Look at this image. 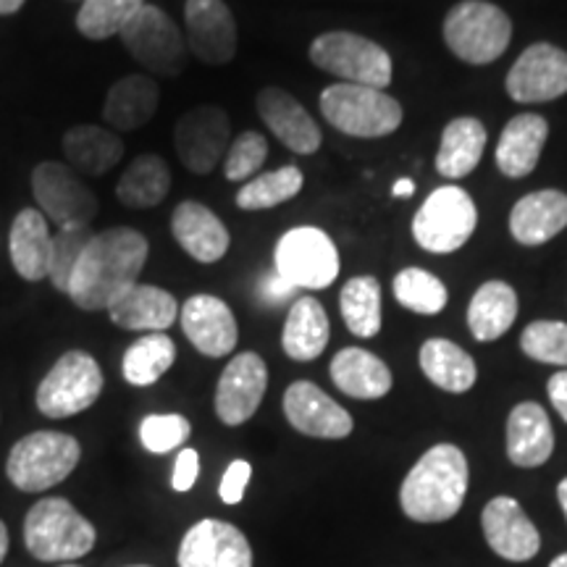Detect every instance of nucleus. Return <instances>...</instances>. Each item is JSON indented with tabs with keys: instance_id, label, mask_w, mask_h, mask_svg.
I'll list each match as a JSON object with an SVG mask.
<instances>
[{
	"instance_id": "obj_1",
	"label": "nucleus",
	"mask_w": 567,
	"mask_h": 567,
	"mask_svg": "<svg viewBox=\"0 0 567 567\" xmlns=\"http://www.w3.org/2000/svg\"><path fill=\"white\" fill-rule=\"evenodd\" d=\"M147 252H151L147 239L130 226L97 231L84 247L80 264L69 279L66 295L71 302L87 313L109 310L113 300L137 284Z\"/></svg>"
},
{
	"instance_id": "obj_2",
	"label": "nucleus",
	"mask_w": 567,
	"mask_h": 567,
	"mask_svg": "<svg viewBox=\"0 0 567 567\" xmlns=\"http://www.w3.org/2000/svg\"><path fill=\"white\" fill-rule=\"evenodd\" d=\"M467 494V457L455 444H436L413 465L400 486V507L415 523L455 517Z\"/></svg>"
},
{
	"instance_id": "obj_3",
	"label": "nucleus",
	"mask_w": 567,
	"mask_h": 567,
	"mask_svg": "<svg viewBox=\"0 0 567 567\" xmlns=\"http://www.w3.org/2000/svg\"><path fill=\"white\" fill-rule=\"evenodd\" d=\"M321 113L337 132L358 140H379L396 132L405 111L386 90L337 82L321 92Z\"/></svg>"
},
{
	"instance_id": "obj_4",
	"label": "nucleus",
	"mask_w": 567,
	"mask_h": 567,
	"mask_svg": "<svg viewBox=\"0 0 567 567\" xmlns=\"http://www.w3.org/2000/svg\"><path fill=\"white\" fill-rule=\"evenodd\" d=\"M97 534L63 496L40 499L24 517V544L42 563H74L90 555Z\"/></svg>"
},
{
	"instance_id": "obj_5",
	"label": "nucleus",
	"mask_w": 567,
	"mask_h": 567,
	"mask_svg": "<svg viewBox=\"0 0 567 567\" xmlns=\"http://www.w3.org/2000/svg\"><path fill=\"white\" fill-rule=\"evenodd\" d=\"M444 42L460 61L486 66L505 55L513 40V21L488 0H463L452 6L442 27Z\"/></svg>"
},
{
	"instance_id": "obj_6",
	"label": "nucleus",
	"mask_w": 567,
	"mask_h": 567,
	"mask_svg": "<svg viewBox=\"0 0 567 567\" xmlns=\"http://www.w3.org/2000/svg\"><path fill=\"white\" fill-rule=\"evenodd\" d=\"M82 446L61 431H34L11 446L6 476L19 492L40 494L66 481L80 465Z\"/></svg>"
},
{
	"instance_id": "obj_7",
	"label": "nucleus",
	"mask_w": 567,
	"mask_h": 567,
	"mask_svg": "<svg viewBox=\"0 0 567 567\" xmlns=\"http://www.w3.org/2000/svg\"><path fill=\"white\" fill-rule=\"evenodd\" d=\"M310 61L326 74L347 84L386 90L392 84L394 63L379 42L354 32H323L310 42Z\"/></svg>"
},
{
	"instance_id": "obj_8",
	"label": "nucleus",
	"mask_w": 567,
	"mask_h": 567,
	"mask_svg": "<svg viewBox=\"0 0 567 567\" xmlns=\"http://www.w3.org/2000/svg\"><path fill=\"white\" fill-rule=\"evenodd\" d=\"M478 226V208L463 187L446 184L425 197L413 218V237L425 252L450 255L467 245Z\"/></svg>"
},
{
	"instance_id": "obj_9",
	"label": "nucleus",
	"mask_w": 567,
	"mask_h": 567,
	"mask_svg": "<svg viewBox=\"0 0 567 567\" xmlns=\"http://www.w3.org/2000/svg\"><path fill=\"white\" fill-rule=\"evenodd\" d=\"M103 371L92 354L71 350L55 360L38 386V410L48 417H71L92 408L103 394Z\"/></svg>"
},
{
	"instance_id": "obj_10",
	"label": "nucleus",
	"mask_w": 567,
	"mask_h": 567,
	"mask_svg": "<svg viewBox=\"0 0 567 567\" xmlns=\"http://www.w3.org/2000/svg\"><path fill=\"white\" fill-rule=\"evenodd\" d=\"M276 274L297 289H329L339 276V250L334 239L318 226H297L276 243Z\"/></svg>"
},
{
	"instance_id": "obj_11",
	"label": "nucleus",
	"mask_w": 567,
	"mask_h": 567,
	"mask_svg": "<svg viewBox=\"0 0 567 567\" xmlns=\"http://www.w3.org/2000/svg\"><path fill=\"white\" fill-rule=\"evenodd\" d=\"M122 40L132 59L155 76L174 80L187 69V40L158 6H142L122 30Z\"/></svg>"
},
{
	"instance_id": "obj_12",
	"label": "nucleus",
	"mask_w": 567,
	"mask_h": 567,
	"mask_svg": "<svg viewBox=\"0 0 567 567\" xmlns=\"http://www.w3.org/2000/svg\"><path fill=\"white\" fill-rule=\"evenodd\" d=\"M32 195L40 203L42 216L59 224V229L69 226H90L101 210V200L92 193L82 176L61 161H42L32 172Z\"/></svg>"
},
{
	"instance_id": "obj_13",
	"label": "nucleus",
	"mask_w": 567,
	"mask_h": 567,
	"mask_svg": "<svg viewBox=\"0 0 567 567\" xmlns=\"http://www.w3.org/2000/svg\"><path fill=\"white\" fill-rule=\"evenodd\" d=\"M231 145V122L218 105H197L176 122L174 147L193 174H210Z\"/></svg>"
},
{
	"instance_id": "obj_14",
	"label": "nucleus",
	"mask_w": 567,
	"mask_h": 567,
	"mask_svg": "<svg viewBox=\"0 0 567 567\" xmlns=\"http://www.w3.org/2000/svg\"><path fill=\"white\" fill-rule=\"evenodd\" d=\"M505 87L515 103H551L567 95V51L534 42L507 71Z\"/></svg>"
},
{
	"instance_id": "obj_15",
	"label": "nucleus",
	"mask_w": 567,
	"mask_h": 567,
	"mask_svg": "<svg viewBox=\"0 0 567 567\" xmlns=\"http://www.w3.org/2000/svg\"><path fill=\"white\" fill-rule=\"evenodd\" d=\"M187 48L205 66H224L237 55V21L224 0H187Z\"/></svg>"
},
{
	"instance_id": "obj_16",
	"label": "nucleus",
	"mask_w": 567,
	"mask_h": 567,
	"mask_svg": "<svg viewBox=\"0 0 567 567\" xmlns=\"http://www.w3.org/2000/svg\"><path fill=\"white\" fill-rule=\"evenodd\" d=\"M268 389L266 360L243 352L229 360L216 386V415L226 425H243L258 413Z\"/></svg>"
},
{
	"instance_id": "obj_17",
	"label": "nucleus",
	"mask_w": 567,
	"mask_h": 567,
	"mask_svg": "<svg viewBox=\"0 0 567 567\" xmlns=\"http://www.w3.org/2000/svg\"><path fill=\"white\" fill-rule=\"evenodd\" d=\"M284 415L295 431L313 439H347L354 429L352 415L313 381H295L284 392Z\"/></svg>"
},
{
	"instance_id": "obj_18",
	"label": "nucleus",
	"mask_w": 567,
	"mask_h": 567,
	"mask_svg": "<svg viewBox=\"0 0 567 567\" xmlns=\"http://www.w3.org/2000/svg\"><path fill=\"white\" fill-rule=\"evenodd\" d=\"M179 567H252V547L237 526L208 517L184 534Z\"/></svg>"
},
{
	"instance_id": "obj_19",
	"label": "nucleus",
	"mask_w": 567,
	"mask_h": 567,
	"mask_svg": "<svg viewBox=\"0 0 567 567\" xmlns=\"http://www.w3.org/2000/svg\"><path fill=\"white\" fill-rule=\"evenodd\" d=\"M255 109H258L264 124L287 151L297 155H313L321 151V126L316 124V118L305 111V105L297 101L292 92L281 87L260 90L258 97H255Z\"/></svg>"
},
{
	"instance_id": "obj_20",
	"label": "nucleus",
	"mask_w": 567,
	"mask_h": 567,
	"mask_svg": "<svg viewBox=\"0 0 567 567\" xmlns=\"http://www.w3.org/2000/svg\"><path fill=\"white\" fill-rule=\"evenodd\" d=\"M481 528L494 555L507 563H528L542 549V536L513 496H494L481 513Z\"/></svg>"
},
{
	"instance_id": "obj_21",
	"label": "nucleus",
	"mask_w": 567,
	"mask_h": 567,
	"mask_svg": "<svg viewBox=\"0 0 567 567\" xmlns=\"http://www.w3.org/2000/svg\"><path fill=\"white\" fill-rule=\"evenodd\" d=\"M184 337L205 358H226L237 347V318L224 300L213 295H195L179 308Z\"/></svg>"
},
{
	"instance_id": "obj_22",
	"label": "nucleus",
	"mask_w": 567,
	"mask_h": 567,
	"mask_svg": "<svg viewBox=\"0 0 567 567\" xmlns=\"http://www.w3.org/2000/svg\"><path fill=\"white\" fill-rule=\"evenodd\" d=\"M172 234L179 247L197 264H216L229 250L231 237L221 218L203 203L184 200L172 216Z\"/></svg>"
},
{
	"instance_id": "obj_23",
	"label": "nucleus",
	"mask_w": 567,
	"mask_h": 567,
	"mask_svg": "<svg viewBox=\"0 0 567 567\" xmlns=\"http://www.w3.org/2000/svg\"><path fill=\"white\" fill-rule=\"evenodd\" d=\"M549 140V122L538 113H517L496 142V168L507 179H526L542 161Z\"/></svg>"
},
{
	"instance_id": "obj_24",
	"label": "nucleus",
	"mask_w": 567,
	"mask_h": 567,
	"mask_svg": "<svg viewBox=\"0 0 567 567\" xmlns=\"http://www.w3.org/2000/svg\"><path fill=\"white\" fill-rule=\"evenodd\" d=\"M567 226V195L559 189H536L523 195L509 210V234L517 245L538 247Z\"/></svg>"
},
{
	"instance_id": "obj_25",
	"label": "nucleus",
	"mask_w": 567,
	"mask_h": 567,
	"mask_svg": "<svg viewBox=\"0 0 567 567\" xmlns=\"http://www.w3.org/2000/svg\"><path fill=\"white\" fill-rule=\"evenodd\" d=\"M111 321L126 331H147V334H163L172 329L179 318V302L172 292L155 287V284H134L126 292L113 300L109 308Z\"/></svg>"
},
{
	"instance_id": "obj_26",
	"label": "nucleus",
	"mask_w": 567,
	"mask_h": 567,
	"mask_svg": "<svg viewBox=\"0 0 567 567\" xmlns=\"http://www.w3.org/2000/svg\"><path fill=\"white\" fill-rule=\"evenodd\" d=\"M11 264L21 279L42 281L51 279L53 234L48 218L40 210L24 208L13 218L9 237Z\"/></svg>"
},
{
	"instance_id": "obj_27",
	"label": "nucleus",
	"mask_w": 567,
	"mask_h": 567,
	"mask_svg": "<svg viewBox=\"0 0 567 567\" xmlns=\"http://www.w3.org/2000/svg\"><path fill=\"white\" fill-rule=\"evenodd\" d=\"M555 452L551 421L538 402H520L507 417V457L517 467L544 465Z\"/></svg>"
},
{
	"instance_id": "obj_28",
	"label": "nucleus",
	"mask_w": 567,
	"mask_h": 567,
	"mask_svg": "<svg viewBox=\"0 0 567 567\" xmlns=\"http://www.w3.org/2000/svg\"><path fill=\"white\" fill-rule=\"evenodd\" d=\"M331 381L339 392L352 400H381L392 392V371L379 354L360 350V347H344L331 360Z\"/></svg>"
},
{
	"instance_id": "obj_29",
	"label": "nucleus",
	"mask_w": 567,
	"mask_h": 567,
	"mask_svg": "<svg viewBox=\"0 0 567 567\" xmlns=\"http://www.w3.org/2000/svg\"><path fill=\"white\" fill-rule=\"evenodd\" d=\"M161 103V87L147 74H126L105 95L103 118L116 132H134L151 124Z\"/></svg>"
},
{
	"instance_id": "obj_30",
	"label": "nucleus",
	"mask_w": 567,
	"mask_h": 567,
	"mask_svg": "<svg viewBox=\"0 0 567 567\" xmlns=\"http://www.w3.org/2000/svg\"><path fill=\"white\" fill-rule=\"evenodd\" d=\"M124 140L116 132L95 124L71 126L63 134V153L69 166L80 176H103L124 158Z\"/></svg>"
},
{
	"instance_id": "obj_31",
	"label": "nucleus",
	"mask_w": 567,
	"mask_h": 567,
	"mask_svg": "<svg viewBox=\"0 0 567 567\" xmlns=\"http://www.w3.org/2000/svg\"><path fill=\"white\" fill-rule=\"evenodd\" d=\"M486 126L476 116H457L444 126L442 140H439L436 172L444 179H465L467 174L476 172L486 151Z\"/></svg>"
},
{
	"instance_id": "obj_32",
	"label": "nucleus",
	"mask_w": 567,
	"mask_h": 567,
	"mask_svg": "<svg viewBox=\"0 0 567 567\" xmlns=\"http://www.w3.org/2000/svg\"><path fill=\"white\" fill-rule=\"evenodd\" d=\"M329 337V316H326L323 305L316 297L295 300L281 331V347L287 358L297 360V363H310V360L321 358Z\"/></svg>"
},
{
	"instance_id": "obj_33",
	"label": "nucleus",
	"mask_w": 567,
	"mask_h": 567,
	"mask_svg": "<svg viewBox=\"0 0 567 567\" xmlns=\"http://www.w3.org/2000/svg\"><path fill=\"white\" fill-rule=\"evenodd\" d=\"M417 363L431 384L450 394H465L476 386V360L450 339H429L417 352Z\"/></svg>"
},
{
	"instance_id": "obj_34",
	"label": "nucleus",
	"mask_w": 567,
	"mask_h": 567,
	"mask_svg": "<svg viewBox=\"0 0 567 567\" xmlns=\"http://www.w3.org/2000/svg\"><path fill=\"white\" fill-rule=\"evenodd\" d=\"M517 318V292L507 281L481 284L467 305V329L476 342H494L513 329Z\"/></svg>"
},
{
	"instance_id": "obj_35",
	"label": "nucleus",
	"mask_w": 567,
	"mask_h": 567,
	"mask_svg": "<svg viewBox=\"0 0 567 567\" xmlns=\"http://www.w3.org/2000/svg\"><path fill=\"white\" fill-rule=\"evenodd\" d=\"M168 193H172V172L155 153L137 155L116 184L118 203L132 210L155 208L166 200Z\"/></svg>"
},
{
	"instance_id": "obj_36",
	"label": "nucleus",
	"mask_w": 567,
	"mask_h": 567,
	"mask_svg": "<svg viewBox=\"0 0 567 567\" xmlns=\"http://www.w3.org/2000/svg\"><path fill=\"white\" fill-rule=\"evenodd\" d=\"M339 308L347 329L360 339H373L381 331V284L375 276H354L342 287Z\"/></svg>"
},
{
	"instance_id": "obj_37",
	"label": "nucleus",
	"mask_w": 567,
	"mask_h": 567,
	"mask_svg": "<svg viewBox=\"0 0 567 567\" xmlns=\"http://www.w3.org/2000/svg\"><path fill=\"white\" fill-rule=\"evenodd\" d=\"M176 360V344L168 334H145L124 352L122 373L132 386H151Z\"/></svg>"
},
{
	"instance_id": "obj_38",
	"label": "nucleus",
	"mask_w": 567,
	"mask_h": 567,
	"mask_svg": "<svg viewBox=\"0 0 567 567\" xmlns=\"http://www.w3.org/2000/svg\"><path fill=\"white\" fill-rule=\"evenodd\" d=\"M302 184L305 176L300 168L281 166L276 172L252 176L250 182H245L234 200H237L239 210H268L300 195Z\"/></svg>"
},
{
	"instance_id": "obj_39",
	"label": "nucleus",
	"mask_w": 567,
	"mask_h": 567,
	"mask_svg": "<svg viewBox=\"0 0 567 567\" xmlns=\"http://www.w3.org/2000/svg\"><path fill=\"white\" fill-rule=\"evenodd\" d=\"M392 292L394 300L400 302L402 308H408L410 313L417 316L442 313L446 308V300H450L444 281L431 271H425V268L415 266L402 268V271L394 276Z\"/></svg>"
},
{
	"instance_id": "obj_40",
	"label": "nucleus",
	"mask_w": 567,
	"mask_h": 567,
	"mask_svg": "<svg viewBox=\"0 0 567 567\" xmlns=\"http://www.w3.org/2000/svg\"><path fill=\"white\" fill-rule=\"evenodd\" d=\"M142 6L145 0H82L76 30L87 40H109L113 34H122Z\"/></svg>"
},
{
	"instance_id": "obj_41",
	"label": "nucleus",
	"mask_w": 567,
	"mask_h": 567,
	"mask_svg": "<svg viewBox=\"0 0 567 567\" xmlns=\"http://www.w3.org/2000/svg\"><path fill=\"white\" fill-rule=\"evenodd\" d=\"M520 350L536 363L567 368V323L534 321L523 329Z\"/></svg>"
},
{
	"instance_id": "obj_42",
	"label": "nucleus",
	"mask_w": 567,
	"mask_h": 567,
	"mask_svg": "<svg viewBox=\"0 0 567 567\" xmlns=\"http://www.w3.org/2000/svg\"><path fill=\"white\" fill-rule=\"evenodd\" d=\"M92 237H95V231H92L90 226H69V229H59V234L53 237L51 281L59 292L66 295L71 274H74L84 247L90 245Z\"/></svg>"
},
{
	"instance_id": "obj_43",
	"label": "nucleus",
	"mask_w": 567,
	"mask_h": 567,
	"mask_svg": "<svg viewBox=\"0 0 567 567\" xmlns=\"http://www.w3.org/2000/svg\"><path fill=\"white\" fill-rule=\"evenodd\" d=\"M268 158V140L260 132H243L231 140L229 153L224 158L226 182H247L260 172Z\"/></svg>"
},
{
	"instance_id": "obj_44",
	"label": "nucleus",
	"mask_w": 567,
	"mask_h": 567,
	"mask_svg": "<svg viewBox=\"0 0 567 567\" xmlns=\"http://www.w3.org/2000/svg\"><path fill=\"white\" fill-rule=\"evenodd\" d=\"M193 434V425L184 415L168 413V415H147L140 425L142 446L153 455H166V452L176 450L187 442Z\"/></svg>"
},
{
	"instance_id": "obj_45",
	"label": "nucleus",
	"mask_w": 567,
	"mask_h": 567,
	"mask_svg": "<svg viewBox=\"0 0 567 567\" xmlns=\"http://www.w3.org/2000/svg\"><path fill=\"white\" fill-rule=\"evenodd\" d=\"M252 478V465L247 460H234V463L226 467L221 486H218V494L226 505H239L245 499V488Z\"/></svg>"
},
{
	"instance_id": "obj_46",
	"label": "nucleus",
	"mask_w": 567,
	"mask_h": 567,
	"mask_svg": "<svg viewBox=\"0 0 567 567\" xmlns=\"http://www.w3.org/2000/svg\"><path fill=\"white\" fill-rule=\"evenodd\" d=\"M197 476H200V455L195 450H182L179 457L174 463V473H172V486L174 492H189L195 486Z\"/></svg>"
},
{
	"instance_id": "obj_47",
	"label": "nucleus",
	"mask_w": 567,
	"mask_h": 567,
	"mask_svg": "<svg viewBox=\"0 0 567 567\" xmlns=\"http://www.w3.org/2000/svg\"><path fill=\"white\" fill-rule=\"evenodd\" d=\"M300 292V289L295 287V284H289L284 276L279 274H266L264 279H260V287H258V295L260 300H264L266 305H281L287 300H292V297Z\"/></svg>"
},
{
	"instance_id": "obj_48",
	"label": "nucleus",
	"mask_w": 567,
	"mask_h": 567,
	"mask_svg": "<svg viewBox=\"0 0 567 567\" xmlns=\"http://www.w3.org/2000/svg\"><path fill=\"white\" fill-rule=\"evenodd\" d=\"M547 394H549L551 408H555L559 417L567 423V371H557L551 375L547 384Z\"/></svg>"
},
{
	"instance_id": "obj_49",
	"label": "nucleus",
	"mask_w": 567,
	"mask_h": 567,
	"mask_svg": "<svg viewBox=\"0 0 567 567\" xmlns=\"http://www.w3.org/2000/svg\"><path fill=\"white\" fill-rule=\"evenodd\" d=\"M392 195H394V197H410V195H415V182H413V179H396L394 187H392Z\"/></svg>"
},
{
	"instance_id": "obj_50",
	"label": "nucleus",
	"mask_w": 567,
	"mask_h": 567,
	"mask_svg": "<svg viewBox=\"0 0 567 567\" xmlns=\"http://www.w3.org/2000/svg\"><path fill=\"white\" fill-rule=\"evenodd\" d=\"M24 0H0V17H9V13H17Z\"/></svg>"
},
{
	"instance_id": "obj_51",
	"label": "nucleus",
	"mask_w": 567,
	"mask_h": 567,
	"mask_svg": "<svg viewBox=\"0 0 567 567\" xmlns=\"http://www.w3.org/2000/svg\"><path fill=\"white\" fill-rule=\"evenodd\" d=\"M6 555H9V528L0 520V563H3Z\"/></svg>"
},
{
	"instance_id": "obj_52",
	"label": "nucleus",
	"mask_w": 567,
	"mask_h": 567,
	"mask_svg": "<svg viewBox=\"0 0 567 567\" xmlns=\"http://www.w3.org/2000/svg\"><path fill=\"white\" fill-rule=\"evenodd\" d=\"M557 499H559V507H563V513H565V517H567V478L559 481V486H557Z\"/></svg>"
},
{
	"instance_id": "obj_53",
	"label": "nucleus",
	"mask_w": 567,
	"mask_h": 567,
	"mask_svg": "<svg viewBox=\"0 0 567 567\" xmlns=\"http://www.w3.org/2000/svg\"><path fill=\"white\" fill-rule=\"evenodd\" d=\"M549 567H567V551H565V555H559V557L551 559Z\"/></svg>"
},
{
	"instance_id": "obj_54",
	"label": "nucleus",
	"mask_w": 567,
	"mask_h": 567,
	"mask_svg": "<svg viewBox=\"0 0 567 567\" xmlns=\"http://www.w3.org/2000/svg\"><path fill=\"white\" fill-rule=\"evenodd\" d=\"M61 567H80V565H61Z\"/></svg>"
},
{
	"instance_id": "obj_55",
	"label": "nucleus",
	"mask_w": 567,
	"mask_h": 567,
	"mask_svg": "<svg viewBox=\"0 0 567 567\" xmlns=\"http://www.w3.org/2000/svg\"><path fill=\"white\" fill-rule=\"evenodd\" d=\"M134 567H147V565H134Z\"/></svg>"
}]
</instances>
